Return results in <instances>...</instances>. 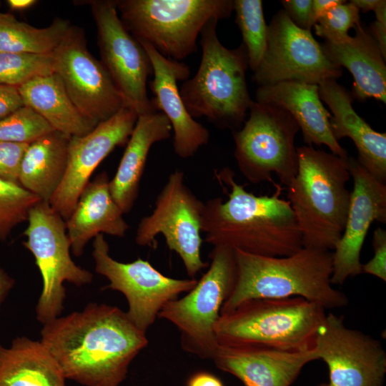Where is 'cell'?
Returning a JSON list of instances; mask_svg holds the SVG:
<instances>
[{
    "label": "cell",
    "instance_id": "9a60e30c",
    "mask_svg": "<svg viewBox=\"0 0 386 386\" xmlns=\"http://www.w3.org/2000/svg\"><path fill=\"white\" fill-rule=\"evenodd\" d=\"M51 55L54 73L71 101L97 124L129 106L102 63L88 50L81 28L71 26Z\"/></svg>",
    "mask_w": 386,
    "mask_h": 386
},
{
    "label": "cell",
    "instance_id": "30bf717a",
    "mask_svg": "<svg viewBox=\"0 0 386 386\" xmlns=\"http://www.w3.org/2000/svg\"><path fill=\"white\" fill-rule=\"evenodd\" d=\"M27 220L24 231L27 240L24 245L34 255L42 277L36 314L38 321L44 325L59 317L64 309V282L81 286L91 282L92 274L71 259L65 221L49 202L39 201L34 205Z\"/></svg>",
    "mask_w": 386,
    "mask_h": 386
},
{
    "label": "cell",
    "instance_id": "bcb514c9",
    "mask_svg": "<svg viewBox=\"0 0 386 386\" xmlns=\"http://www.w3.org/2000/svg\"><path fill=\"white\" fill-rule=\"evenodd\" d=\"M0 5H1V1H0Z\"/></svg>",
    "mask_w": 386,
    "mask_h": 386
},
{
    "label": "cell",
    "instance_id": "52a82bcc",
    "mask_svg": "<svg viewBox=\"0 0 386 386\" xmlns=\"http://www.w3.org/2000/svg\"><path fill=\"white\" fill-rule=\"evenodd\" d=\"M116 5L137 41L178 61L197 51L209 20L228 18L233 11L232 0H117Z\"/></svg>",
    "mask_w": 386,
    "mask_h": 386
},
{
    "label": "cell",
    "instance_id": "2e32d148",
    "mask_svg": "<svg viewBox=\"0 0 386 386\" xmlns=\"http://www.w3.org/2000/svg\"><path fill=\"white\" fill-rule=\"evenodd\" d=\"M318 360L329 370L330 386H383L386 352L380 342L348 328L342 316L326 315L317 335Z\"/></svg>",
    "mask_w": 386,
    "mask_h": 386
},
{
    "label": "cell",
    "instance_id": "4316f807",
    "mask_svg": "<svg viewBox=\"0 0 386 386\" xmlns=\"http://www.w3.org/2000/svg\"><path fill=\"white\" fill-rule=\"evenodd\" d=\"M63 371L41 341L15 338L0 344V386H66Z\"/></svg>",
    "mask_w": 386,
    "mask_h": 386
},
{
    "label": "cell",
    "instance_id": "f35d334b",
    "mask_svg": "<svg viewBox=\"0 0 386 386\" xmlns=\"http://www.w3.org/2000/svg\"><path fill=\"white\" fill-rule=\"evenodd\" d=\"M376 21H373L368 31L377 41L383 57L386 58V1L374 11Z\"/></svg>",
    "mask_w": 386,
    "mask_h": 386
},
{
    "label": "cell",
    "instance_id": "e0dca14e",
    "mask_svg": "<svg viewBox=\"0 0 386 386\" xmlns=\"http://www.w3.org/2000/svg\"><path fill=\"white\" fill-rule=\"evenodd\" d=\"M137 119L135 110L126 106L88 134L70 138L64 178L49 202L64 221L74 210L97 166L115 147L127 145Z\"/></svg>",
    "mask_w": 386,
    "mask_h": 386
},
{
    "label": "cell",
    "instance_id": "ab89813d",
    "mask_svg": "<svg viewBox=\"0 0 386 386\" xmlns=\"http://www.w3.org/2000/svg\"><path fill=\"white\" fill-rule=\"evenodd\" d=\"M187 386H224L219 378L207 372H198L188 380Z\"/></svg>",
    "mask_w": 386,
    "mask_h": 386
},
{
    "label": "cell",
    "instance_id": "f546056e",
    "mask_svg": "<svg viewBox=\"0 0 386 386\" xmlns=\"http://www.w3.org/2000/svg\"><path fill=\"white\" fill-rule=\"evenodd\" d=\"M233 11L236 23L242 33L249 67L254 71L264 55L267 39L262 1L261 0H234Z\"/></svg>",
    "mask_w": 386,
    "mask_h": 386
},
{
    "label": "cell",
    "instance_id": "cb8c5ba5",
    "mask_svg": "<svg viewBox=\"0 0 386 386\" xmlns=\"http://www.w3.org/2000/svg\"><path fill=\"white\" fill-rule=\"evenodd\" d=\"M354 29V36L339 43L325 41L322 49L332 63L345 67L352 74L354 98L360 101L374 98L385 104V59L368 29L361 24Z\"/></svg>",
    "mask_w": 386,
    "mask_h": 386
},
{
    "label": "cell",
    "instance_id": "7a4b0ae2",
    "mask_svg": "<svg viewBox=\"0 0 386 386\" xmlns=\"http://www.w3.org/2000/svg\"><path fill=\"white\" fill-rule=\"evenodd\" d=\"M215 176L229 191L226 202L215 197L204 203L202 232L206 242L267 257L289 256L303 247L294 212L281 197V184L272 183L271 196H256L237 183L229 168Z\"/></svg>",
    "mask_w": 386,
    "mask_h": 386
},
{
    "label": "cell",
    "instance_id": "d6a6232c",
    "mask_svg": "<svg viewBox=\"0 0 386 386\" xmlns=\"http://www.w3.org/2000/svg\"><path fill=\"white\" fill-rule=\"evenodd\" d=\"M54 131L41 116L25 105L0 119V142L30 144Z\"/></svg>",
    "mask_w": 386,
    "mask_h": 386
},
{
    "label": "cell",
    "instance_id": "f1b7e54d",
    "mask_svg": "<svg viewBox=\"0 0 386 386\" xmlns=\"http://www.w3.org/2000/svg\"><path fill=\"white\" fill-rule=\"evenodd\" d=\"M71 26L69 21L56 18L49 26L36 28L0 12V52L51 54Z\"/></svg>",
    "mask_w": 386,
    "mask_h": 386
},
{
    "label": "cell",
    "instance_id": "6da1fadb",
    "mask_svg": "<svg viewBox=\"0 0 386 386\" xmlns=\"http://www.w3.org/2000/svg\"><path fill=\"white\" fill-rule=\"evenodd\" d=\"M43 325L40 341L66 379L84 386H119L149 342L126 312L106 304H88Z\"/></svg>",
    "mask_w": 386,
    "mask_h": 386
},
{
    "label": "cell",
    "instance_id": "60d3db41",
    "mask_svg": "<svg viewBox=\"0 0 386 386\" xmlns=\"http://www.w3.org/2000/svg\"><path fill=\"white\" fill-rule=\"evenodd\" d=\"M344 1L342 0H312V11L314 24L329 9Z\"/></svg>",
    "mask_w": 386,
    "mask_h": 386
},
{
    "label": "cell",
    "instance_id": "b9f144b4",
    "mask_svg": "<svg viewBox=\"0 0 386 386\" xmlns=\"http://www.w3.org/2000/svg\"><path fill=\"white\" fill-rule=\"evenodd\" d=\"M14 285V279L0 268V305Z\"/></svg>",
    "mask_w": 386,
    "mask_h": 386
},
{
    "label": "cell",
    "instance_id": "d590c367",
    "mask_svg": "<svg viewBox=\"0 0 386 386\" xmlns=\"http://www.w3.org/2000/svg\"><path fill=\"white\" fill-rule=\"evenodd\" d=\"M374 257L362 265V272L386 281V231L380 227L374 231Z\"/></svg>",
    "mask_w": 386,
    "mask_h": 386
},
{
    "label": "cell",
    "instance_id": "8992f818",
    "mask_svg": "<svg viewBox=\"0 0 386 386\" xmlns=\"http://www.w3.org/2000/svg\"><path fill=\"white\" fill-rule=\"evenodd\" d=\"M325 317L322 305L301 297L250 299L220 314L214 335L219 345L311 351Z\"/></svg>",
    "mask_w": 386,
    "mask_h": 386
},
{
    "label": "cell",
    "instance_id": "1f68e13d",
    "mask_svg": "<svg viewBox=\"0 0 386 386\" xmlns=\"http://www.w3.org/2000/svg\"><path fill=\"white\" fill-rule=\"evenodd\" d=\"M41 199L19 184L0 177V239L27 220L31 208Z\"/></svg>",
    "mask_w": 386,
    "mask_h": 386
},
{
    "label": "cell",
    "instance_id": "ba28073f",
    "mask_svg": "<svg viewBox=\"0 0 386 386\" xmlns=\"http://www.w3.org/2000/svg\"><path fill=\"white\" fill-rule=\"evenodd\" d=\"M207 271L187 295L168 302L157 317L173 324L180 333L182 349L202 360H212L218 343L214 326L237 277L234 249L214 246Z\"/></svg>",
    "mask_w": 386,
    "mask_h": 386
},
{
    "label": "cell",
    "instance_id": "7bdbcfd3",
    "mask_svg": "<svg viewBox=\"0 0 386 386\" xmlns=\"http://www.w3.org/2000/svg\"><path fill=\"white\" fill-rule=\"evenodd\" d=\"M360 11L367 12L375 11L382 2V0H351L350 1Z\"/></svg>",
    "mask_w": 386,
    "mask_h": 386
},
{
    "label": "cell",
    "instance_id": "5b68a950",
    "mask_svg": "<svg viewBox=\"0 0 386 386\" xmlns=\"http://www.w3.org/2000/svg\"><path fill=\"white\" fill-rule=\"evenodd\" d=\"M218 21L209 20L202 30L199 66L179 92L194 119L204 117L215 127L233 132L244 124L253 102L246 81L248 56L242 44L233 49L222 45L217 33Z\"/></svg>",
    "mask_w": 386,
    "mask_h": 386
},
{
    "label": "cell",
    "instance_id": "d6986e66",
    "mask_svg": "<svg viewBox=\"0 0 386 386\" xmlns=\"http://www.w3.org/2000/svg\"><path fill=\"white\" fill-rule=\"evenodd\" d=\"M139 42L152 65L153 79L149 87L154 96L151 99L152 104L171 124L174 153L182 159L192 157L209 142L210 133L189 114L180 95L178 81L189 78V68L182 61L162 56L148 43Z\"/></svg>",
    "mask_w": 386,
    "mask_h": 386
},
{
    "label": "cell",
    "instance_id": "ac0fdd59",
    "mask_svg": "<svg viewBox=\"0 0 386 386\" xmlns=\"http://www.w3.org/2000/svg\"><path fill=\"white\" fill-rule=\"evenodd\" d=\"M353 189L345 229L332 252V284H342L362 272L360 253L374 221L386 223V184L373 177L353 157L347 160Z\"/></svg>",
    "mask_w": 386,
    "mask_h": 386
},
{
    "label": "cell",
    "instance_id": "8fae6325",
    "mask_svg": "<svg viewBox=\"0 0 386 386\" xmlns=\"http://www.w3.org/2000/svg\"><path fill=\"white\" fill-rule=\"evenodd\" d=\"M204 209V203L185 184L184 172L175 170L158 194L152 214L141 219L135 242L154 247L157 235L162 234L169 250L178 254L187 275L194 279L209 266L201 257Z\"/></svg>",
    "mask_w": 386,
    "mask_h": 386
},
{
    "label": "cell",
    "instance_id": "484cf974",
    "mask_svg": "<svg viewBox=\"0 0 386 386\" xmlns=\"http://www.w3.org/2000/svg\"><path fill=\"white\" fill-rule=\"evenodd\" d=\"M17 89L24 104L37 112L56 132L70 137H80L97 125L75 106L56 73L34 78Z\"/></svg>",
    "mask_w": 386,
    "mask_h": 386
},
{
    "label": "cell",
    "instance_id": "9c48e42d",
    "mask_svg": "<svg viewBox=\"0 0 386 386\" xmlns=\"http://www.w3.org/2000/svg\"><path fill=\"white\" fill-rule=\"evenodd\" d=\"M249 112L243 127L232 132L240 172L252 184L273 183L274 174L287 187L298 169V124L287 111L272 104L253 101Z\"/></svg>",
    "mask_w": 386,
    "mask_h": 386
},
{
    "label": "cell",
    "instance_id": "44dd1931",
    "mask_svg": "<svg viewBox=\"0 0 386 386\" xmlns=\"http://www.w3.org/2000/svg\"><path fill=\"white\" fill-rule=\"evenodd\" d=\"M258 103L272 104L287 111L296 120L308 146L326 145L331 153L347 160V152L334 137L330 119L332 114L324 107L318 85L299 81H282L258 86Z\"/></svg>",
    "mask_w": 386,
    "mask_h": 386
},
{
    "label": "cell",
    "instance_id": "3957f363",
    "mask_svg": "<svg viewBox=\"0 0 386 386\" xmlns=\"http://www.w3.org/2000/svg\"><path fill=\"white\" fill-rule=\"evenodd\" d=\"M237 277L220 314L242 302L257 298L301 297L326 309L349 303L347 295L332 287V252L302 247L285 257H267L234 249Z\"/></svg>",
    "mask_w": 386,
    "mask_h": 386
},
{
    "label": "cell",
    "instance_id": "5bb4252c",
    "mask_svg": "<svg viewBox=\"0 0 386 386\" xmlns=\"http://www.w3.org/2000/svg\"><path fill=\"white\" fill-rule=\"evenodd\" d=\"M87 4L97 29L101 62L116 86L138 116L156 112L147 91L148 77L153 74L150 59L119 16L116 1Z\"/></svg>",
    "mask_w": 386,
    "mask_h": 386
},
{
    "label": "cell",
    "instance_id": "ee69618b",
    "mask_svg": "<svg viewBox=\"0 0 386 386\" xmlns=\"http://www.w3.org/2000/svg\"><path fill=\"white\" fill-rule=\"evenodd\" d=\"M9 6L14 11H24L35 5L38 1L36 0H8Z\"/></svg>",
    "mask_w": 386,
    "mask_h": 386
},
{
    "label": "cell",
    "instance_id": "d4e9b609",
    "mask_svg": "<svg viewBox=\"0 0 386 386\" xmlns=\"http://www.w3.org/2000/svg\"><path fill=\"white\" fill-rule=\"evenodd\" d=\"M172 132L169 121L160 112L138 116L117 172L109 181L111 195L124 214L132 210L138 197L150 149L169 139Z\"/></svg>",
    "mask_w": 386,
    "mask_h": 386
},
{
    "label": "cell",
    "instance_id": "ffe728a7",
    "mask_svg": "<svg viewBox=\"0 0 386 386\" xmlns=\"http://www.w3.org/2000/svg\"><path fill=\"white\" fill-rule=\"evenodd\" d=\"M318 360L315 349L294 352L252 345L218 344L215 366L244 386H290L308 362Z\"/></svg>",
    "mask_w": 386,
    "mask_h": 386
},
{
    "label": "cell",
    "instance_id": "e575fe53",
    "mask_svg": "<svg viewBox=\"0 0 386 386\" xmlns=\"http://www.w3.org/2000/svg\"><path fill=\"white\" fill-rule=\"evenodd\" d=\"M29 144L0 142V177L19 184V168Z\"/></svg>",
    "mask_w": 386,
    "mask_h": 386
},
{
    "label": "cell",
    "instance_id": "7c38bea8",
    "mask_svg": "<svg viewBox=\"0 0 386 386\" xmlns=\"http://www.w3.org/2000/svg\"><path fill=\"white\" fill-rule=\"evenodd\" d=\"M92 256L96 272L109 281L104 289L119 291L125 296L128 317L145 333L168 302L189 292L198 281L167 277L141 258L129 263L117 261L110 256L103 234L94 237Z\"/></svg>",
    "mask_w": 386,
    "mask_h": 386
},
{
    "label": "cell",
    "instance_id": "7402d4cb",
    "mask_svg": "<svg viewBox=\"0 0 386 386\" xmlns=\"http://www.w3.org/2000/svg\"><path fill=\"white\" fill-rule=\"evenodd\" d=\"M321 100L332 112L330 119L332 134L337 141L350 138L358 152L357 161L373 177L386 182V134L374 130L352 107L355 98L337 82L327 79L318 85Z\"/></svg>",
    "mask_w": 386,
    "mask_h": 386
},
{
    "label": "cell",
    "instance_id": "603a6c76",
    "mask_svg": "<svg viewBox=\"0 0 386 386\" xmlns=\"http://www.w3.org/2000/svg\"><path fill=\"white\" fill-rule=\"evenodd\" d=\"M109 181L107 173L103 172L89 182L65 221L71 250L76 257L82 254L87 242L96 235L122 237L129 227L111 195Z\"/></svg>",
    "mask_w": 386,
    "mask_h": 386
},
{
    "label": "cell",
    "instance_id": "4dcf8cb0",
    "mask_svg": "<svg viewBox=\"0 0 386 386\" xmlns=\"http://www.w3.org/2000/svg\"><path fill=\"white\" fill-rule=\"evenodd\" d=\"M52 73L51 54L0 52V84L18 88L34 78Z\"/></svg>",
    "mask_w": 386,
    "mask_h": 386
},
{
    "label": "cell",
    "instance_id": "f6af8a7d",
    "mask_svg": "<svg viewBox=\"0 0 386 386\" xmlns=\"http://www.w3.org/2000/svg\"><path fill=\"white\" fill-rule=\"evenodd\" d=\"M317 386H330L328 383H320Z\"/></svg>",
    "mask_w": 386,
    "mask_h": 386
},
{
    "label": "cell",
    "instance_id": "74e56055",
    "mask_svg": "<svg viewBox=\"0 0 386 386\" xmlns=\"http://www.w3.org/2000/svg\"><path fill=\"white\" fill-rule=\"evenodd\" d=\"M24 105L17 87L0 84V119Z\"/></svg>",
    "mask_w": 386,
    "mask_h": 386
},
{
    "label": "cell",
    "instance_id": "8d00e7d4",
    "mask_svg": "<svg viewBox=\"0 0 386 386\" xmlns=\"http://www.w3.org/2000/svg\"><path fill=\"white\" fill-rule=\"evenodd\" d=\"M284 11L299 28L307 31L314 26L312 19V0H282Z\"/></svg>",
    "mask_w": 386,
    "mask_h": 386
},
{
    "label": "cell",
    "instance_id": "836d02e7",
    "mask_svg": "<svg viewBox=\"0 0 386 386\" xmlns=\"http://www.w3.org/2000/svg\"><path fill=\"white\" fill-rule=\"evenodd\" d=\"M359 24L360 10L350 1H345L322 15L313 26L316 34L326 41L339 43L347 40L350 36L349 30Z\"/></svg>",
    "mask_w": 386,
    "mask_h": 386
},
{
    "label": "cell",
    "instance_id": "83f0119b",
    "mask_svg": "<svg viewBox=\"0 0 386 386\" xmlns=\"http://www.w3.org/2000/svg\"><path fill=\"white\" fill-rule=\"evenodd\" d=\"M70 138L54 131L30 143L24 154L19 184L41 201L49 202L64 178Z\"/></svg>",
    "mask_w": 386,
    "mask_h": 386
},
{
    "label": "cell",
    "instance_id": "277c9868",
    "mask_svg": "<svg viewBox=\"0 0 386 386\" xmlns=\"http://www.w3.org/2000/svg\"><path fill=\"white\" fill-rule=\"evenodd\" d=\"M298 169L287 187L303 247L334 250L343 233L351 192L347 160L312 146L297 147Z\"/></svg>",
    "mask_w": 386,
    "mask_h": 386
},
{
    "label": "cell",
    "instance_id": "4fadbf2b",
    "mask_svg": "<svg viewBox=\"0 0 386 386\" xmlns=\"http://www.w3.org/2000/svg\"><path fill=\"white\" fill-rule=\"evenodd\" d=\"M342 71L311 32L297 26L282 9L267 26L266 49L252 79L258 86L290 81L319 85L337 80Z\"/></svg>",
    "mask_w": 386,
    "mask_h": 386
}]
</instances>
